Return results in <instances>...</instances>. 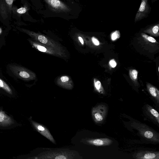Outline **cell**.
Segmentation results:
<instances>
[{"label":"cell","mask_w":159,"mask_h":159,"mask_svg":"<svg viewBox=\"0 0 159 159\" xmlns=\"http://www.w3.org/2000/svg\"><path fill=\"white\" fill-rule=\"evenodd\" d=\"M47 150L41 152L34 159H73L80 158L77 151L68 149L46 148Z\"/></svg>","instance_id":"obj_1"},{"label":"cell","mask_w":159,"mask_h":159,"mask_svg":"<svg viewBox=\"0 0 159 159\" xmlns=\"http://www.w3.org/2000/svg\"><path fill=\"white\" fill-rule=\"evenodd\" d=\"M51 11L58 14H68L72 9L69 5L61 0H43Z\"/></svg>","instance_id":"obj_2"},{"label":"cell","mask_w":159,"mask_h":159,"mask_svg":"<svg viewBox=\"0 0 159 159\" xmlns=\"http://www.w3.org/2000/svg\"><path fill=\"white\" fill-rule=\"evenodd\" d=\"M107 111V107L100 104L93 107L92 115L94 121L97 124H101L104 121Z\"/></svg>","instance_id":"obj_3"},{"label":"cell","mask_w":159,"mask_h":159,"mask_svg":"<svg viewBox=\"0 0 159 159\" xmlns=\"http://www.w3.org/2000/svg\"><path fill=\"white\" fill-rule=\"evenodd\" d=\"M137 129L142 136L152 142H159V135L153 130L142 124H137Z\"/></svg>","instance_id":"obj_4"},{"label":"cell","mask_w":159,"mask_h":159,"mask_svg":"<svg viewBox=\"0 0 159 159\" xmlns=\"http://www.w3.org/2000/svg\"><path fill=\"white\" fill-rule=\"evenodd\" d=\"M9 67L11 71L19 79L29 80L32 77L31 74L28 70L20 66L10 65Z\"/></svg>","instance_id":"obj_5"},{"label":"cell","mask_w":159,"mask_h":159,"mask_svg":"<svg viewBox=\"0 0 159 159\" xmlns=\"http://www.w3.org/2000/svg\"><path fill=\"white\" fill-rule=\"evenodd\" d=\"M148 1V0H141L140 7L135 18V22L147 17L149 13L150 7Z\"/></svg>","instance_id":"obj_6"},{"label":"cell","mask_w":159,"mask_h":159,"mask_svg":"<svg viewBox=\"0 0 159 159\" xmlns=\"http://www.w3.org/2000/svg\"><path fill=\"white\" fill-rule=\"evenodd\" d=\"M31 122L34 128L41 134L46 138L53 143H56L48 129L43 125L31 120Z\"/></svg>","instance_id":"obj_7"},{"label":"cell","mask_w":159,"mask_h":159,"mask_svg":"<svg viewBox=\"0 0 159 159\" xmlns=\"http://www.w3.org/2000/svg\"><path fill=\"white\" fill-rule=\"evenodd\" d=\"M134 158L138 159H159V152H158L140 151L133 156Z\"/></svg>","instance_id":"obj_8"},{"label":"cell","mask_w":159,"mask_h":159,"mask_svg":"<svg viewBox=\"0 0 159 159\" xmlns=\"http://www.w3.org/2000/svg\"><path fill=\"white\" fill-rule=\"evenodd\" d=\"M85 142L89 145L97 146H107L111 145L113 141L107 138L99 139H88L86 140Z\"/></svg>","instance_id":"obj_9"},{"label":"cell","mask_w":159,"mask_h":159,"mask_svg":"<svg viewBox=\"0 0 159 159\" xmlns=\"http://www.w3.org/2000/svg\"><path fill=\"white\" fill-rule=\"evenodd\" d=\"M144 111L151 120L159 124V115L158 112L152 107L147 104L144 107Z\"/></svg>","instance_id":"obj_10"},{"label":"cell","mask_w":159,"mask_h":159,"mask_svg":"<svg viewBox=\"0 0 159 159\" xmlns=\"http://www.w3.org/2000/svg\"><path fill=\"white\" fill-rule=\"evenodd\" d=\"M146 85L147 90L149 94L158 103L159 102V90L150 83H147Z\"/></svg>","instance_id":"obj_11"},{"label":"cell","mask_w":159,"mask_h":159,"mask_svg":"<svg viewBox=\"0 0 159 159\" xmlns=\"http://www.w3.org/2000/svg\"><path fill=\"white\" fill-rule=\"evenodd\" d=\"M13 121L10 117L3 111H0V125L7 126L12 124Z\"/></svg>","instance_id":"obj_12"},{"label":"cell","mask_w":159,"mask_h":159,"mask_svg":"<svg viewBox=\"0 0 159 159\" xmlns=\"http://www.w3.org/2000/svg\"><path fill=\"white\" fill-rule=\"evenodd\" d=\"M159 24L155 25L149 27L144 31V32L154 36H158Z\"/></svg>","instance_id":"obj_13"},{"label":"cell","mask_w":159,"mask_h":159,"mask_svg":"<svg viewBox=\"0 0 159 159\" xmlns=\"http://www.w3.org/2000/svg\"><path fill=\"white\" fill-rule=\"evenodd\" d=\"M94 84L95 89L100 93L104 94L105 91L100 81L96 79H94Z\"/></svg>","instance_id":"obj_14"},{"label":"cell","mask_w":159,"mask_h":159,"mask_svg":"<svg viewBox=\"0 0 159 159\" xmlns=\"http://www.w3.org/2000/svg\"><path fill=\"white\" fill-rule=\"evenodd\" d=\"M0 87L9 94H12V92L10 87L3 80L0 78Z\"/></svg>","instance_id":"obj_15"},{"label":"cell","mask_w":159,"mask_h":159,"mask_svg":"<svg viewBox=\"0 0 159 159\" xmlns=\"http://www.w3.org/2000/svg\"><path fill=\"white\" fill-rule=\"evenodd\" d=\"M131 79L134 81H136L137 79L138 72L135 69H130L129 71Z\"/></svg>","instance_id":"obj_16"},{"label":"cell","mask_w":159,"mask_h":159,"mask_svg":"<svg viewBox=\"0 0 159 159\" xmlns=\"http://www.w3.org/2000/svg\"><path fill=\"white\" fill-rule=\"evenodd\" d=\"M141 35L143 39L147 41L152 43H155L157 42L156 40L152 37L149 36L143 33H141Z\"/></svg>","instance_id":"obj_17"},{"label":"cell","mask_w":159,"mask_h":159,"mask_svg":"<svg viewBox=\"0 0 159 159\" xmlns=\"http://www.w3.org/2000/svg\"><path fill=\"white\" fill-rule=\"evenodd\" d=\"M120 37V33L118 31H116L113 32L111 35V38L112 41L116 40L119 39Z\"/></svg>","instance_id":"obj_18"},{"label":"cell","mask_w":159,"mask_h":159,"mask_svg":"<svg viewBox=\"0 0 159 159\" xmlns=\"http://www.w3.org/2000/svg\"><path fill=\"white\" fill-rule=\"evenodd\" d=\"M39 40L43 43H46L48 42L47 39L43 35H39L38 36Z\"/></svg>","instance_id":"obj_19"},{"label":"cell","mask_w":159,"mask_h":159,"mask_svg":"<svg viewBox=\"0 0 159 159\" xmlns=\"http://www.w3.org/2000/svg\"><path fill=\"white\" fill-rule=\"evenodd\" d=\"M27 10L25 7H21L17 10V12L20 14H23L26 12Z\"/></svg>","instance_id":"obj_20"},{"label":"cell","mask_w":159,"mask_h":159,"mask_svg":"<svg viewBox=\"0 0 159 159\" xmlns=\"http://www.w3.org/2000/svg\"><path fill=\"white\" fill-rule=\"evenodd\" d=\"M109 63L110 66L112 68L115 67L117 64L116 62L114 59L110 60L109 62Z\"/></svg>","instance_id":"obj_21"},{"label":"cell","mask_w":159,"mask_h":159,"mask_svg":"<svg viewBox=\"0 0 159 159\" xmlns=\"http://www.w3.org/2000/svg\"><path fill=\"white\" fill-rule=\"evenodd\" d=\"M92 40L93 43L96 46H98L100 44V43L99 41L94 37H93Z\"/></svg>","instance_id":"obj_22"},{"label":"cell","mask_w":159,"mask_h":159,"mask_svg":"<svg viewBox=\"0 0 159 159\" xmlns=\"http://www.w3.org/2000/svg\"><path fill=\"white\" fill-rule=\"evenodd\" d=\"M37 48L39 50L42 52H45L47 50L46 48L42 46L39 45Z\"/></svg>","instance_id":"obj_23"},{"label":"cell","mask_w":159,"mask_h":159,"mask_svg":"<svg viewBox=\"0 0 159 159\" xmlns=\"http://www.w3.org/2000/svg\"><path fill=\"white\" fill-rule=\"evenodd\" d=\"M61 80L62 82H65L68 81L69 80V78L67 76H62L61 78Z\"/></svg>","instance_id":"obj_24"},{"label":"cell","mask_w":159,"mask_h":159,"mask_svg":"<svg viewBox=\"0 0 159 159\" xmlns=\"http://www.w3.org/2000/svg\"><path fill=\"white\" fill-rule=\"evenodd\" d=\"M7 3L8 5H11L13 2V0H6Z\"/></svg>","instance_id":"obj_25"},{"label":"cell","mask_w":159,"mask_h":159,"mask_svg":"<svg viewBox=\"0 0 159 159\" xmlns=\"http://www.w3.org/2000/svg\"><path fill=\"white\" fill-rule=\"evenodd\" d=\"M79 39V40L80 43L82 44H84V41L83 39L81 37H78Z\"/></svg>","instance_id":"obj_26"},{"label":"cell","mask_w":159,"mask_h":159,"mask_svg":"<svg viewBox=\"0 0 159 159\" xmlns=\"http://www.w3.org/2000/svg\"><path fill=\"white\" fill-rule=\"evenodd\" d=\"M156 0H152V2H153L155 1Z\"/></svg>","instance_id":"obj_27"},{"label":"cell","mask_w":159,"mask_h":159,"mask_svg":"<svg viewBox=\"0 0 159 159\" xmlns=\"http://www.w3.org/2000/svg\"><path fill=\"white\" fill-rule=\"evenodd\" d=\"M75 1H76V2H78L79 1V0H75Z\"/></svg>","instance_id":"obj_28"},{"label":"cell","mask_w":159,"mask_h":159,"mask_svg":"<svg viewBox=\"0 0 159 159\" xmlns=\"http://www.w3.org/2000/svg\"><path fill=\"white\" fill-rule=\"evenodd\" d=\"M158 71H159V67H158Z\"/></svg>","instance_id":"obj_29"}]
</instances>
